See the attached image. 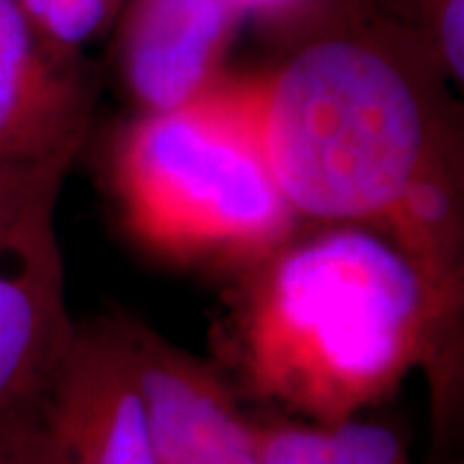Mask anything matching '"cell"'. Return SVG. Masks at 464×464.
Masks as SVG:
<instances>
[{
    "instance_id": "cell-13",
    "label": "cell",
    "mask_w": 464,
    "mask_h": 464,
    "mask_svg": "<svg viewBox=\"0 0 464 464\" xmlns=\"http://www.w3.org/2000/svg\"><path fill=\"white\" fill-rule=\"evenodd\" d=\"M343 3L346 0H232L243 24L258 26L282 47L310 32Z\"/></svg>"
},
{
    "instance_id": "cell-3",
    "label": "cell",
    "mask_w": 464,
    "mask_h": 464,
    "mask_svg": "<svg viewBox=\"0 0 464 464\" xmlns=\"http://www.w3.org/2000/svg\"><path fill=\"white\" fill-rule=\"evenodd\" d=\"M109 181L127 235L170 264L240 274L299 230L256 134L217 85L127 121Z\"/></svg>"
},
{
    "instance_id": "cell-10",
    "label": "cell",
    "mask_w": 464,
    "mask_h": 464,
    "mask_svg": "<svg viewBox=\"0 0 464 464\" xmlns=\"http://www.w3.org/2000/svg\"><path fill=\"white\" fill-rule=\"evenodd\" d=\"M67 170L60 163H0V253L54 215Z\"/></svg>"
},
{
    "instance_id": "cell-4",
    "label": "cell",
    "mask_w": 464,
    "mask_h": 464,
    "mask_svg": "<svg viewBox=\"0 0 464 464\" xmlns=\"http://www.w3.org/2000/svg\"><path fill=\"white\" fill-rule=\"evenodd\" d=\"M44 418L67 464H158L148 405L116 317L75 323Z\"/></svg>"
},
{
    "instance_id": "cell-7",
    "label": "cell",
    "mask_w": 464,
    "mask_h": 464,
    "mask_svg": "<svg viewBox=\"0 0 464 464\" xmlns=\"http://www.w3.org/2000/svg\"><path fill=\"white\" fill-rule=\"evenodd\" d=\"M93 101L83 63L52 52L16 0H0V163L72 166Z\"/></svg>"
},
{
    "instance_id": "cell-14",
    "label": "cell",
    "mask_w": 464,
    "mask_h": 464,
    "mask_svg": "<svg viewBox=\"0 0 464 464\" xmlns=\"http://www.w3.org/2000/svg\"><path fill=\"white\" fill-rule=\"evenodd\" d=\"M335 457L343 464H411L398 433L359 420L356 415L331 426H320Z\"/></svg>"
},
{
    "instance_id": "cell-12",
    "label": "cell",
    "mask_w": 464,
    "mask_h": 464,
    "mask_svg": "<svg viewBox=\"0 0 464 464\" xmlns=\"http://www.w3.org/2000/svg\"><path fill=\"white\" fill-rule=\"evenodd\" d=\"M250 429L264 464H343L315 423L250 418Z\"/></svg>"
},
{
    "instance_id": "cell-1",
    "label": "cell",
    "mask_w": 464,
    "mask_h": 464,
    "mask_svg": "<svg viewBox=\"0 0 464 464\" xmlns=\"http://www.w3.org/2000/svg\"><path fill=\"white\" fill-rule=\"evenodd\" d=\"M217 88L248 121L299 225L382 232L462 331V114L413 34L372 0H346L279 60L230 70Z\"/></svg>"
},
{
    "instance_id": "cell-11",
    "label": "cell",
    "mask_w": 464,
    "mask_h": 464,
    "mask_svg": "<svg viewBox=\"0 0 464 464\" xmlns=\"http://www.w3.org/2000/svg\"><path fill=\"white\" fill-rule=\"evenodd\" d=\"M382 16L431 52L451 85L464 83V0H372Z\"/></svg>"
},
{
    "instance_id": "cell-6",
    "label": "cell",
    "mask_w": 464,
    "mask_h": 464,
    "mask_svg": "<svg viewBox=\"0 0 464 464\" xmlns=\"http://www.w3.org/2000/svg\"><path fill=\"white\" fill-rule=\"evenodd\" d=\"M148 405L158 464H264L230 384L150 325L116 317Z\"/></svg>"
},
{
    "instance_id": "cell-8",
    "label": "cell",
    "mask_w": 464,
    "mask_h": 464,
    "mask_svg": "<svg viewBox=\"0 0 464 464\" xmlns=\"http://www.w3.org/2000/svg\"><path fill=\"white\" fill-rule=\"evenodd\" d=\"M72 328L50 215L0 253V431L44 402Z\"/></svg>"
},
{
    "instance_id": "cell-5",
    "label": "cell",
    "mask_w": 464,
    "mask_h": 464,
    "mask_svg": "<svg viewBox=\"0 0 464 464\" xmlns=\"http://www.w3.org/2000/svg\"><path fill=\"white\" fill-rule=\"evenodd\" d=\"M240 26L232 0H127L114 24V63L137 114L207 96L230 72Z\"/></svg>"
},
{
    "instance_id": "cell-9",
    "label": "cell",
    "mask_w": 464,
    "mask_h": 464,
    "mask_svg": "<svg viewBox=\"0 0 464 464\" xmlns=\"http://www.w3.org/2000/svg\"><path fill=\"white\" fill-rule=\"evenodd\" d=\"M52 52L83 63V52L114 29L127 0H16Z\"/></svg>"
},
{
    "instance_id": "cell-15",
    "label": "cell",
    "mask_w": 464,
    "mask_h": 464,
    "mask_svg": "<svg viewBox=\"0 0 464 464\" xmlns=\"http://www.w3.org/2000/svg\"><path fill=\"white\" fill-rule=\"evenodd\" d=\"M0 464H67L44 418V402L0 431Z\"/></svg>"
},
{
    "instance_id": "cell-2",
    "label": "cell",
    "mask_w": 464,
    "mask_h": 464,
    "mask_svg": "<svg viewBox=\"0 0 464 464\" xmlns=\"http://www.w3.org/2000/svg\"><path fill=\"white\" fill-rule=\"evenodd\" d=\"M227 351L243 390L331 426L390 398L413 369L454 402L462 331L439 315L413 261L382 232L299 225L230 297Z\"/></svg>"
}]
</instances>
